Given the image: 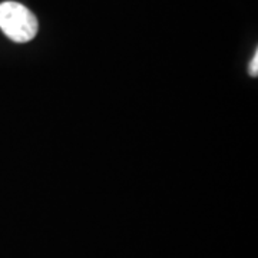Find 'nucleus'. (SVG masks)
Wrapping results in <instances>:
<instances>
[{"mask_svg":"<svg viewBox=\"0 0 258 258\" xmlns=\"http://www.w3.org/2000/svg\"><path fill=\"white\" fill-rule=\"evenodd\" d=\"M0 29L16 43H26L37 35V19L18 2L0 3Z\"/></svg>","mask_w":258,"mask_h":258,"instance_id":"1","label":"nucleus"},{"mask_svg":"<svg viewBox=\"0 0 258 258\" xmlns=\"http://www.w3.org/2000/svg\"><path fill=\"white\" fill-rule=\"evenodd\" d=\"M248 72L251 76H257L258 75V52H255V55L252 57V60L249 62Z\"/></svg>","mask_w":258,"mask_h":258,"instance_id":"2","label":"nucleus"}]
</instances>
